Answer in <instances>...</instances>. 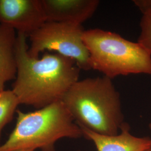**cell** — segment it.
<instances>
[{
    "label": "cell",
    "instance_id": "obj_15",
    "mask_svg": "<svg viewBox=\"0 0 151 151\" xmlns=\"http://www.w3.org/2000/svg\"><path fill=\"white\" fill-rule=\"evenodd\" d=\"M146 151H151V147L150 148V149H148V150H147Z\"/></svg>",
    "mask_w": 151,
    "mask_h": 151
},
{
    "label": "cell",
    "instance_id": "obj_3",
    "mask_svg": "<svg viewBox=\"0 0 151 151\" xmlns=\"http://www.w3.org/2000/svg\"><path fill=\"white\" fill-rule=\"evenodd\" d=\"M16 113L15 127L7 140L0 146V151L22 149L55 151V143L60 139L83 137L81 128L62 101L33 112L17 110Z\"/></svg>",
    "mask_w": 151,
    "mask_h": 151
},
{
    "label": "cell",
    "instance_id": "obj_1",
    "mask_svg": "<svg viewBox=\"0 0 151 151\" xmlns=\"http://www.w3.org/2000/svg\"><path fill=\"white\" fill-rule=\"evenodd\" d=\"M27 38L17 32V73L12 91L20 104L38 110L61 101L79 80L81 70L75 60L57 53H46L41 58L31 57Z\"/></svg>",
    "mask_w": 151,
    "mask_h": 151
},
{
    "label": "cell",
    "instance_id": "obj_4",
    "mask_svg": "<svg viewBox=\"0 0 151 151\" xmlns=\"http://www.w3.org/2000/svg\"><path fill=\"white\" fill-rule=\"evenodd\" d=\"M82 39L91 70L111 80L119 76L151 75V54L139 43L100 29L85 30Z\"/></svg>",
    "mask_w": 151,
    "mask_h": 151
},
{
    "label": "cell",
    "instance_id": "obj_11",
    "mask_svg": "<svg viewBox=\"0 0 151 151\" xmlns=\"http://www.w3.org/2000/svg\"><path fill=\"white\" fill-rule=\"evenodd\" d=\"M140 27L141 31L138 42L151 54V10L143 14Z\"/></svg>",
    "mask_w": 151,
    "mask_h": 151
},
{
    "label": "cell",
    "instance_id": "obj_2",
    "mask_svg": "<svg viewBox=\"0 0 151 151\" xmlns=\"http://www.w3.org/2000/svg\"><path fill=\"white\" fill-rule=\"evenodd\" d=\"M61 101L81 128L99 134L118 135L124 123L119 93L106 76L77 81Z\"/></svg>",
    "mask_w": 151,
    "mask_h": 151
},
{
    "label": "cell",
    "instance_id": "obj_14",
    "mask_svg": "<svg viewBox=\"0 0 151 151\" xmlns=\"http://www.w3.org/2000/svg\"><path fill=\"white\" fill-rule=\"evenodd\" d=\"M149 127H150V129H151V122L150 123V124H149Z\"/></svg>",
    "mask_w": 151,
    "mask_h": 151
},
{
    "label": "cell",
    "instance_id": "obj_12",
    "mask_svg": "<svg viewBox=\"0 0 151 151\" xmlns=\"http://www.w3.org/2000/svg\"><path fill=\"white\" fill-rule=\"evenodd\" d=\"M133 2L143 14L151 10V0H135Z\"/></svg>",
    "mask_w": 151,
    "mask_h": 151
},
{
    "label": "cell",
    "instance_id": "obj_5",
    "mask_svg": "<svg viewBox=\"0 0 151 151\" xmlns=\"http://www.w3.org/2000/svg\"><path fill=\"white\" fill-rule=\"evenodd\" d=\"M82 25L46 22L29 35V54L39 57L43 52H55L75 61L81 70H91L90 55L82 39Z\"/></svg>",
    "mask_w": 151,
    "mask_h": 151
},
{
    "label": "cell",
    "instance_id": "obj_6",
    "mask_svg": "<svg viewBox=\"0 0 151 151\" xmlns=\"http://www.w3.org/2000/svg\"><path fill=\"white\" fill-rule=\"evenodd\" d=\"M46 22L41 0H0V24L29 36Z\"/></svg>",
    "mask_w": 151,
    "mask_h": 151
},
{
    "label": "cell",
    "instance_id": "obj_10",
    "mask_svg": "<svg viewBox=\"0 0 151 151\" xmlns=\"http://www.w3.org/2000/svg\"><path fill=\"white\" fill-rule=\"evenodd\" d=\"M20 104L12 90L0 91V146H1L2 131L9 123Z\"/></svg>",
    "mask_w": 151,
    "mask_h": 151
},
{
    "label": "cell",
    "instance_id": "obj_8",
    "mask_svg": "<svg viewBox=\"0 0 151 151\" xmlns=\"http://www.w3.org/2000/svg\"><path fill=\"white\" fill-rule=\"evenodd\" d=\"M81 129L83 137L93 142L97 151H146L151 147V138L132 135L129 124L125 122L116 135H101Z\"/></svg>",
    "mask_w": 151,
    "mask_h": 151
},
{
    "label": "cell",
    "instance_id": "obj_9",
    "mask_svg": "<svg viewBox=\"0 0 151 151\" xmlns=\"http://www.w3.org/2000/svg\"><path fill=\"white\" fill-rule=\"evenodd\" d=\"M15 30L0 24V91L17 73Z\"/></svg>",
    "mask_w": 151,
    "mask_h": 151
},
{
    "label": "cell",
    "instance_id": "obj_7",
    "mask_svg": "<svg viewBox=\"0 0 151 151\" xmlns=\"http://www.w3.org/2000/svg\"><path fill=\"white\" fill-rule=\"evenodd\" d=\"M46 22L82 25L96 11L98 0H41Z\"/></svg>",
    "mask_w": 151,
    "mask_h": 151
},
{
    "label": "cell",
    "instance_id": "obj_13",
    "mask_svg": "<svg viewBox=\"0 0 151 151\" xmlns=\"http://www.w3.org/2000/svg\"><path fill=\"white\" fill-rule=\"evenodd\" d=\"M14 151H35L34 150H32L31 149H22V150H16Z\"/></svg>",
    "mask_w": 151,
    "mask_h": 151
}]
</instances>
